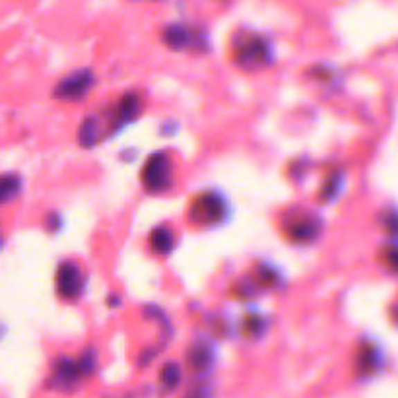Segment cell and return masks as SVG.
<instances>
[{"label":"cell","instance_id":"obj_9","mask_svg":"<svg viewBox=\"0 0 398 398\" xmlns=\"http://www.w3.org/2000/svg\"><path fill=\"white\" fill-rule=\"evenodd\" d=\"M150 243L158 255H165L173 247V233L168 228H156L150 235Z\"/></svg>","mask_w":398,"mask_h":398},{"label":"cell","instance_id":"obj_12","mask_svg":"<svg viewBox=\"0 0 398 398\" xmlns=\"http://www.w3.org/2000/svg\"><path fill=\"white\" fill-rule=\"evenodd\" d=\"M18 185H20V181H18L16 175H4L2 177V187H0V199L6 202L14 192H18Z\"/></svg>","mask_w":398,"mask_h":398},{"label":"cell","instance_id":"obj_7","mask_svg":"<svg viewBox=\"0 0 398 398\" xmlns=\"http://www.w3.org/2000/svg\"><path fill=\"white\" fill-rule=\"evenodd\" d=\"M190 39V31L185 26H170L163 31V41L170 45L171 49H183L187 47Z\"/></svg>","mask_w":398,"mask_h":398},{"label":"cell","instance_id":"obj_8","mask_svg":"<svg viewBox=\"0 0 398 398\" xmlns=\"http://www.w3.org/2000/svg\"><path fill=\"white\" fill-rule=\"evenodd\" d=\"M358 369L361 373H373L379 368V352L375 346H361L358 354Z\"/></svg>","mask_w":398,"mask_h":398},{"label":"cell","instance_id":"obj_5","mask_svg":"<svg viewBox=\"0 0 398 398\" xmlns=\"http://www.w3.org/2000/svg\"><path fill=\"white\" fill-rule=\"evenodd\" d=\"M82 284H84V278H82V272L76 264H72V262L60 264L59 270H57V291H59L60 298H76L82 289Z\"/></svg>","mask_w":398,"mask_h":398},{"label":"cell","instance_id":"obj_16","mask_svg":"<svg viewBox=\"0 0 398 398\" xmlns=\"http://www.w3.org/2000/svg\"><path fill=\"white\" fill-rule=\"evenodd\" d=\"M189 398H206V397H204V395H192V397Z\"/></svg>","mask_w":398,"mask_h":398},{"label":"cell","instance_id":"obj_6","mask_svg":"<svg viewBox=\"0 0 398 398\" xmlns=\"http://www.w3.org/2000/svg\"><path fill=\"white\" fill-rule=\"evenodd\" d=\"M91 74L88 70H80L70 74L69 78H64L59 86L55 88V98H62V100H76L82 98L88 88L91 86Z\"/></svg>","mask_w":398,"mask_h":398},{"label":"cell","instance_id":"obj_15","mask_svg":"<svg viewBox=\"0 0 398 398\" xmlns=\"http://www.w3.org/2000/svg\"><path fill=\"white\" fill-rule=\"evenodd\" d=\"M383 219V224H385V228L387 231H390L392 235H398V212L395 210H388V214Z\"/></svg>","mask_w":398,"mask_h":398},{"label":"cell","instance_id":"obj_13","mask_svg":"<svg viewBox=\"0 0 398 398\" xmlns=\"http://www.w3.org/2000/svg\"><path fill=\"white\" fill-rule=\"evenodd\" d=\"M381 260L390 272L398 274V247H385L381 253Z\"/></svg>","mask_w":398,"mask_h":398},{"label":"cell","instance_id":"obj_1","mask_svg":"<svg viewBox=\"0 0 398 398\" xmlns=\"http://www.w3.org/2000/svg\"><path fill=\"white\" fill-rule=\"evenodd\" d=\"M226 204L216 192H200L189 206V218L197 226H214L226 218Z\"/></svg>","mask_w":398,"mask_h":398},{"label":"cell","instance_id":"obj_3","mask_svg":"<svg viewBox=\"0 0 398 398\" xmlns=\"http://www.w3.org/2000/svg\"><path fill=\"white\" fill-rule=\"evenodd\" d=\"M320 229V221L313 214H296L289 216L284 224V235L293 243H307Z\"/></svg>","mask_w":398,"mask_h":398},{"label":"cell","instance_id":"obj_2","mask_svg":"<svg viewBox=\"0 0 398 398\" xmlns=\"http://www.w3.org/2000/svg\"><path fill=\"white\" fill-rule=\"evenodd\" d=\"M171 181V161L170 158L158 152L152 154L142 170V183L148 190H163Z\"/></svg>","mask_w":398,"mask_h":398},{"label":"cell","instance_id":"obj_14","mask_svg":"<svg viewBox=\"0 0 398 398\" xmlns=\"http://www.w3.org/2000/svg\"><path fill=\"white\" fill-rule=\"evenodd\" d=\"M210 361V354L206 352V348H197V354L195 352H190V363L195 365V368H204L206 363Z\"/></svg>","mask_w":398,"mask_h":398},{"label":"cell","instance_id":"obj_10","mask_svg":"<svg viewBox=\"0 0 398 398\" xmlns=\"http://www.w3.org/2000/svg\"><path fill=\"white\" fill-rule=\"evenodd\" d=\"M140 111V100L134 93H129L120 100L119 107H117V115H119V125L132 120Z\"/></svg>","mask_w":398,"mask_h":398},{"label":"cell","instance_id":"obj_11","mask_svg":"<svg viewBox=\"0 0 398 398\" xmlns=\"http://www.w3.org/2000/svg\"><path fill=\"white\" fill-rule=\"evenodd\" d=\"M181 379V369L177 363H165L163 368H161V375H159V381H161V385L165 388H175L177 387V383H179Z\"/></svg>","mask_w":398,"mask_h":398},{"label":"cell","instance_id":"obj_4","mask_svg":"<svg viewBox=\"0 0 398 398\" xmlns=\"http://www.w3.org/2000/svg\"><path fill=\"white\" fill-rule=\"evenodd\" d=\"M266 55H269V47L266 43L251 35L243 43H239L233 53V59L237 62L239 66H245V69H257L260 64L266 62Z\"/></svg>","mask_w":398,"mask_h":398}]
</instances>
